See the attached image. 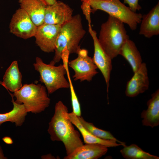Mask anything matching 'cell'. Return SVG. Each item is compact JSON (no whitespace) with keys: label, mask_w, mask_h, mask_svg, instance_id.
Segmentation results:
<instances>
[{"label":"cell","mask_w":159,"mask_h":159,"mask_svg":"<svg viewBox=\"0 0 159 159\" xmlns=\"http://www.w3.org/2000/svg\"><path fill=\"white\" fill-rule=\"evenodd\" d=\"M69 118L73 125L78 129L81 134L84 142L85 144H98L107 147H115L122 145L116 141L110 140H104L98 138L87 131L82 126L77 116L72 112L68 113Z\"/></svg>","instance_id":"cell-18"},{"label":"cell","mask_w":159,"mask_h":159,"mask_svg":"<svg viewBox=\"0 0 159 159\" xmlns=\"http://www.w3.org/2000/svg\"><path fill=\"white\" fill-rule=\"evenodd\" d=\"M68 62L55 66L44 63L40 57L36 58L33 64L35 69L39 74V81L44 83L48 94H52L61 88H68L69 83L65 77L67 73Z\"/></svg>","instance_id":"cell-6"},{"label":"cell","mask_w":159,"mask_h":159,"mask_svg":"<svg viewBox=\"0 0 159 159\" xmlns=\"http://www.w3.org/2000/svg\"><path fill=\"white\" fill-rule=\"evenodd\" d=\"M7 158L4 156L1 147L0 146V159H6Z\"/></svg>","instance_id":"cell-27"},{"label":"cell","mask_w":159,"mask_h":159,"mask_svg":"<svg viewBox=\"0 0 159 159\" xmlns=\"http://www.w3.org/2000/svg\"><path fill=\"white\" fill-rule=\"evenodd\" d=\"M141 0H124V4H127L129 7L133 12H136L141 9L139 1Z\"/></svg>","instance_id":"cell-24"},{"label":"cell","mask_w":159,"mask_h":159,"mask_svg":"<svg viewBox=\"0 0 159 159\" xmlns=\"http://www.w3.org/2000/svg\"><path fill=\"white\" fill-rule=\"evenodd\" d=\"M127 83L125 94L129 97H134L144 92L149 87V81L146 64L142 63Z\"/></svg>","instance_id":"cell-12"},{"label":"cell","mask_w":159,"mask_h":159,"mask_svg":"<svg viewBox=\"0 0 159 159\" xmlns=\"http://www.w3.org/2000/svg\"><path fill=\"white\" fill-rule=\"evenodd\" d=\"M107 147L98 144H85L78 147L64 159H97L105 155Z\"/></svg>","instance_id":"cell-15"},{"label":"cell","mask_w":159,"mask_h":159,"mask_svg":"<svg viewBox=\"0 0 159 159\" xmlns=\"http://www.w3.org/2000/svg\"><path fill=\"white\" fill-rule=\"evenodd\" d=\"M61 29V25L44 23L37 26L34 36L36 44L45 52H54Z\"/></svg>","instance_id":"cell-10"},{"label":"cell","mask_w":159,"mask_h":159,"mask_svg":"<svg viewBox=\"0 0 159 159\" xmlns=\"http://www.w3.org/2000/svg\"><path fill=\"white\" fill-rule=\"evenodd\" d=\"M86 33L80 14L73 16L70 20L62 25L55 44L54 55L49 64L55 65L59 62L65 50L69 54H77L80 48V42Z\"/></svg>","instance_id":"cell-2"},{"label":"cell","mask_w":159,"mask_h":159,"mask_svg":"<svg viewBox=\"0 0 159 159\" xmlns=\"http://www.w3.org/2000/svg\"><path fill=\"white\" fill-rule=\"evenodd\" d=\"M73 14V10L69 5L57 1L54 4L47 6L44 23L62 26L72 19Z\"/></svg>","instance_id":"cell-11"},{"label":"cell","mask_w":159,"mask_h":159,"mask_svg":"<svg viewBox=\"0 0 159 159\" xmlns=\"http://www.w3.org/2000/svg\"><path fill=\"white\" fill-rule=\"evenodd\" d=\"M88 3L91 12L95 13L98 10L105 12L128 25L132 30H135L140 23L143 15L133 11L120 0H81Z\"/></svg>","instance_id":"cell-4"},{"label":"cell","mask_w":159,"mask_h":159,"mask_svg":"<svg viewBox=\"0 0 159 159\" xmlns=\"http://www.w3.org/2000/svg\"><path fill=\"white\" fill-rule=\"evenodd\" d=\"M120 152L122 156L127 159H159L158 157L145 151L135 144L124 146Z\"/></svg>","instance_id":"cell-21"},{"label":"cell","mask_w":159,"mask_h":159,"mask_svg":"<svg viewBox=\"0 0 159 159\" xmlns=\"http://www.w3.org/2000/svg\"><path fill=\"white\" fill-rule=\"evenodd\" d=\"M22 77L18 62L15 60L6 69L3 77V81H0V84L7 90L14 92L22 87Z\"/></svg>","instance_id":"cell-17"},{"label":"cell","mask_w":159,"mask_h":159,"mask_svg":"<svg viewBox=\"0 0 159 159\" xmlns=\"http://www.w3.org/2000/svg\"><path fill=\"white\" fill-rule=\"evenodd\" d=\"M98 38L103 49L112 59L119 55L122 47L129 37L124 23L109 15L101 25Z\"/></svg>","instance_id":"cell-3"},{"label":"cell","mask_w":159,"mask_h":159,"mask_svg":"<svg viewBox=\"0 0 159 159\" xmlns=\"http://www.w3.org/2000/svg\"><path fill=\"white\" fill-rule=\"evenodd\" d=\"M67 74L68 78V81L69 83V88H70L71 94L72 112L77 116H81V112L80 103L70 77L68 69H67Z\"/></svg>","instance_id":"cell-23"},{"label":"cell","mask_w":159,"mask_h":159,"mask_svg":"<svg viewBox=\"0 0 159 159\" xmlns=\"http://www.w3.org/2000/svg\"><path fill=\"white\" fill-rule=\"evenodd\" d=\"M139 34L147 38L159 34V3L147 14L143 15Z\"/></svg>","instance_id":"cell-13"},{"label":"cell","mask_w":159,"mask_h":159,"mask_svg":"<svg viewBox=\"0 0 159 159\" xmlns=\"http://www.w3.org/2000/svg\"><path fill=\"white\" fill-rule=\"evenodd\" d=\"M77 54L78 56L76 58L68 62V65L74 72L73 76L74 80L90 82L98 73L97 67L92 58L88 56L87 50L80 47Z\"/></svg>","instance_id":"cell-7"},{"label":"cell","mask_w":159,"mask_h":159,"mask_svg":"<svg viewBox=\"0 0 159 159\" xmlns=\"http://www.w3.org/2000/svg\"><path fill=\"white\" fill-rule=\"evenodd\" d=\"M19 3L36 26L44 23L47 5L43 0H19Z\"/></svg>","instance_id":"cell-14"},{"label":"cell","mask_w":159,"mask_h":159,"mask_svg":"<svg viewBox=\"0 0 159 159\" xmlns=\"http://www.w3.org/2000/svg\"><path fill=\"white\" fill-rule=\"evenodd\" d=\"M47 6L50 5L54 4L57 0H43Z\"/></svg>","instance_id":"cell-25"},{"label":"cell","mask_w":159,"mask_h":159,"mask_svg":"<svg viewBox=\"0 0 159 159\" xmlns=\"http://www.w3.org/2000/svg\"><path fill=\"white\" fill-rule=\"evenodd\" d=\"M68 109L61 101L56 103L54 112L47 131L51 140L62 142L65 147L67 156L82 145L79 132L76 130L68 116Z\"/></svg>","instance_id":"cell-1"},{"label":"cell","mask_w":159,"mask_h":159,"mask_svg":"<svg viewBox=\"0 0 159 159\" xmlns=\"http://www.w3.org/2000/svg\"><path fill=\"white\" fill-rule=\"evenodd\" d=\"M147 102L148 108L141 113L143 125L153 128L159 124V90H157L151 95Z\"/></svg>","instance_id":"cell-16"},{"label":"cell","mask_w":159,"mask_h":159,"mask_svg":"<svg viewBox=\"0 0 159 159\" xmlns=\"http://www.w3.org/2000/svg\"><path fill=\"white\" fill-rule=\"evenodd\" d=\"M9 92L12 98L13 108L9 112L0 114V125L4 122L9 121L14 123L16 126H20L25 121L27 112L24 105L16 102L12 94Z\"/></svg>","instance_id":"cell-20"},{"label":"cell","mask_w":159,"mask_h":159,"mask_svg":"<svg viewBox=\"0 0 159 159\" xmlns=\"http://www.w3.org/2000/svg\"><path fill=\"white\" fill-rule=\"evenodd\" d=\"M37 28L26 12L21 8L13 14L9 25L11 33L24 39L34 37Z\"/></svg>","instance_id":"cell-9"},{"label":"cell","mask_w":159,"mask_h":159,"mask_svg":"<svg viewBox=\"0 0 159 159\" xmlns=\"http://www.w3.org/2000/svg\"><path fill=\"white\" fill-rule=\"evenodd\" d=\"M45 86L40 84H26L12 94L16 98L15 102L23 104L27 112L37 114L48 107L50 99Z\"/></svg>","instance_id":"cell-5"},{"label":"cell","mask_w":159,"mask_h":159,"mask_svg":"<svg viewBox=\"0 0 159 159\" xmlns=\"http://www.w3.org/2000/svg\"><path fill=\"white\" fill-rule=\"evenodd\" d=\"M129 63L134 73L142 63L140 53L135 43L128 39L122 47L119 52Z\"/></svg>","instance_id":"cell-19"},{"label":"cell","mask_w":159,"mask_h":159,"mask_svg":"<svg viewBox=\"0 0 159 159\" xmlns=\"http://www.w3.org/2000/svg\"><path fill=\"white\" fill-rule=\"evenodd\" d=\"M89 32L93 42L94 53L93 61L101 72L105 79L108 93L111 71L112 69V59L103 49L100 44L96 32L93 30L91 22H88Z\"/></svg>","instance_id":"cell-8"},{"label":"cell","mask_w":159,"mask_h":159,"mask_svg":"<svg viewBox=\"0 0 159 159\" xmlns=\"http://www.w3.org/2000/svg\"><path fill=\"white\" fill-rule=\"evenodd\" d=\"M3 140L5 143L8 144H11L13 143L11 139L9 137H5L3 139Z\"/></svg>","instance_id":"cell-26"},{"label":"cell","mask_w":159,"mask_h":159,"mask_svg":"<svg viewBox=\"0 0 159 159\" xmlns=\"http://www.w3.org/2000/svg\"><path fill=\"white\" fill-rule=\"evenodd\" d=\"M77 117L80 123L84 128L93 135L104 140H114L121 144L123 146L126 145L125 143L117 140L110 132L97 128L92 123L86 121L81 116H77Z\"/></svg>","instance_id":"cell-22"}]
</instances>
